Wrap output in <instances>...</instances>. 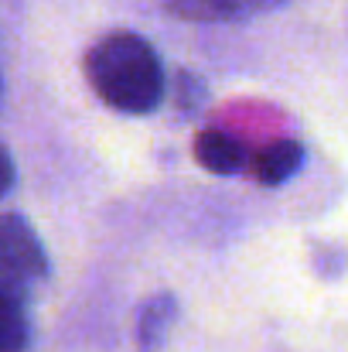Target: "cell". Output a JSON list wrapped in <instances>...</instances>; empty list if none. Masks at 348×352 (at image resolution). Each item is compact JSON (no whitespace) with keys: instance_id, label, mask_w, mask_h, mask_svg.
Masks as SVG:
<instances>
[{"instance_id":"1","label":"cell","mask_w":348,"mask_h":352,"mask_svg":"<svg viewBox=\"0 0 348 352\" xmlns=\"http://www.w3.org/2000/svg\"><path fill=\"white\" fill-rule=\"evenodd\" d=\"M86 76L106 107L130 117H143L164 100V65L154 45L133 31L100 38L86 55Z\"/></svg>"},{"instance_id":"2","label":"cell","mask_w":348,"mask_h":352,"mask_svg":"<svg viewBox=\"0 0 348 352\" xmlns=\"http://www.w3.org/2000/svg\"><path fill=\"white\" fill-rule=\"evenodd\" d=\"M48 277V256L38 233L17 212H0V301L24 305Z\"/></svg>"},{"instance_id":"3","label":"cell","mask_w":348,"mask_h":352,"mask_svg":"<svg viewBox=\"0 0 348 352\" xmlns=\"http://www.w3.org/2000/svg\"><path fill=\"white\" fill-rule=\"evenodd\" d=\"M287 0H164V7L195 24H232V21H249L259 14L277 10Z\"/></svg>"},{"instance_id":"4","label":"cell","mask_w":348,"mask_h":352,"mask_svg":"<svg viewBox=\"0 0 348 352\" xmlns=\"http://www.w3.org/2000/svg\"><path fill=\"white\" fill-rule=\"evenodd\" d=\"M195 157L212 175H239V171L249 168L253 154H249V147L239 137H232L229 130L209 126V130H202L195 137Z\"/></svg>"},{"instance_id":"5","label":"cell","mask_w":348,"mask_h":352,"mask_svg":"<svg viewBox=\"0 0 348 352\" xmlns=\"http://www.w3.org/2000/svg\"><path fill=\"white\" fill-rule=\"evenodd\" d=\"M304 164V147L290 137H280V140H270L266 147H259L253 157H249V175L253 182L259 185H283L287 178H294Z\"/></svg>"},{"instance_id":"6","label":"cell","mask_w":348,"mask_h":352,"mask_svg":"<svg viewBox=\"0 0 348 352\" xmlns=\"http://www.w3.org/2000/svg\"><path fill=\"white\" fill-rule=\"evenodd\" d=\"M174 318H178V301L171 294H154L140 308V318H137V342H140V349L143 352L161 349L164 339L174 329Z\"/></svg>"},{"instance_id":"7","label":"cell","mask_w":348,"mask_h":352,"mask_svg":"<svg viewBox=\"0 0 348 352\" xmlns=\"http://www.w3.org/2000/svg\"><path fill=\"white\" fill-rule=\"evenodd\" d=\"M27 339H31V332H27L24 305L0 301V352H24Z\"/></svg>"},{"instance_id":"8","label":"cell","mask_w":348,"mask_h":352,"mask_svg":"<svg viewBox=\"0 0 348 352\" xmlns=\"http://www.w3.org/2000/svg\"><path fill=\"white\" fill-rule=\"evenodd\" d=\"M10 185H14V161H10V154L0 147V199L10 192Z\"/></svg>"}]
</instances>
